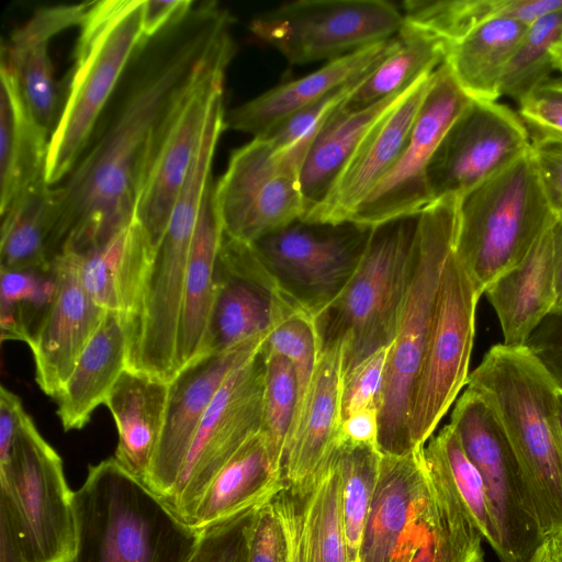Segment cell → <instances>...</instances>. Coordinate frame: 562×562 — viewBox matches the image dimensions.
<instances>
[{"label":"cell","instance_id":"48","mask_svg":"<svg viewBox=\"0 0 562 562\" xmlns=\"http://www.w3.org/2000/svg\"><path fill=\"white\" fill-rule=\"evenodd\" d=\"M390 347H384L366 358L342 381L340 423L349 415L379 406Z\"/></svg>","mask_w":562,"mask_h":562},{"label":"cell","instance_id":"45","mask_svg":"<svg viewBox=\"0 0 562 562\" xmlns=\"http://www.w3.org/2000/svg\"><path fill=\"white\" fill-rule=\"evenodd\" d=\"M128 227L130 225L106 241L79 254L82 284L90 296L105 311L119 313V283Z\"/></svg>","mask_w":562,"mask_h":562},{"label":"cell","instance_id":"22","mask_svg":"<svg viewBox=\"0 0 562 562\" xmlns=\"http://www.w3.org/2000/svg\"><path fill=\"white\" fill-rule=\"evenodd\" d=\"M435 71L422 75L406 95L380 119L362 139L324 202L301 220L333 224L350 221L400 157Z\"/></svg>","mask_w":562,"mask_h":562},{"label":"cell","instance_id":"24","mask_svg":"<svg viewBox=\"0 0 562 562\" xmlns=\"http://www.w3.org/2000/svg\"><path fill=\"white\" fill-rule=\"evenodd\" d=\"M91 2L59 4L36 10L1 45L0 65L15 77L29 109L52 135L60 116L63 99L48 53L50 40L79 26Z\"/></svg>","mask_w":562,"mask_h":562},{"label":"cell","instance_id":"27","mask_svg":"<svg viewBox=\"0 0 562 562\" xmlns=\"http://www.w3.org/2000/svg\"><path fill=\"white\" fill-rule=\"evenodd\" d=\"M484 294L498 317L503 344L526 346L555 306L552 227L518 265L488 284Z\"/></svg>","mask_w":562,"mask_h":562},{"label":"cell","instance_id":"38","mask_svg":"<svg viewBox=\"0 0 562 562\" xmlns=\"http://www.w3.org/2000/svg\"><path fill=\"white\" fill-rule=\"evenodd\" d=\"M53 188L38 181L1 213L0 270L50 269Z\"/></svg>","mask_w":562,"mask_h":562},{"label":"cell","instance_id":"9","mask_svg":"<svg viewBox=\"0 0 562 562\" xmlns=\"http://www.w3.org/2000/svg\"><path fill=\"white\" fill-rule=\"evenodd\" d=\"M479 470L495 521L501 562H532L544 537L521 465L493 405L467 386L449 423Z\"/></svg>","mask_w":562,"mask_h":562},{"label":"cell","instance_id":"8","mask_svg":"<svg viewBox=\"0 0 562 562\" xmlns=\"http://www.w3.org/2000/svg\"><path fill=\"white\" fill-rule=\"evenodd\" d=\"M72 497L61 458L26 413L9 458L0 462V510L15 522L30 562L72 561Z\"/></svg>","mask_w":562,"mask_h":562},{"label":"cell","instance_id":"47","mask_svg":"<svg viewBox=\"0 0 562 562\" xmlns=\"http://www.w3.org/2000/svg\"><path fill=\"white\" fill-rule=\"evenodd\" d=\"M258 505L203 529L191 562H247L249 527Z\"/></svg>","mask_w":562,"mask_h":562},{"label":"cell","instance_id":"60","mask_svg":"<svg viewBox=\"0 0 562 562\" xmlns=\"http://www.w3.org/2000/svg\"><path fill=\"white\" fill-rule=\"evenodd\" d=\"M557 403H558V418H559V426L560 431L562 435V389L559 387L557 392Z\"/></svg>","mask_w":562,"mask_h":562},{"label":"cell","instance_id":"14","mask_svg":"<svg viewBox=\"0 0 562 562\" xmlns=\"http://www.w3.org/2000/svg\"><path fill=\"white\" fill-rule=\"evenodd\" d=\"M265 374L262 344L229 373L204 413L173 491L164 502L186 524L217 472L260 432Z\"/></svg>","mask_w":562,"mask_h":562},{"label":"cell","instance_id":"36","mask_svg":"<svg viewBox=\"0 0 562 562\" xmlns=\"http://www.w3.org/2000/svg\"><path fill=\"white\" fill-rule=\"evenodd\" d=\"M401 10L405 24L449 45L497 18L528 26L548 12V4L543 0H406Z\"/></svg>","mask_w":562,"mask_h":562},{"label":"cell","instance_id":"58","mask_svg":"<svg viewBox=\"0 0 562 562\" xmlns=\"http://www.w3.org/2000/svg\"><path fill=\"white\" fill-rule=\"evenodd\" d=\"M533 93L554 98L557 100L562 101V79L551 78L541 87H539Z\"/></svg>","mask_w":562,"mask_h":562},{"label":"cell","instance_id":"30","mask_svg":"<svg viewBox=\"0 0 562 562\" xmlns=\"http://www.w3.org/2000/svg\"><path fill=\"white\" fill-rule=\"evenodd\" d=\"M0 214L45 179L50 133L29 109L13 74L0 65Z\"/></svg>","mask_w":562,"mask_h":562},{"label":"cell","instance_id":"4","mask_svg":"<svg viewBox=\"0 0 562 562\" xmlns=\"http://www.w3.org/2000/svg\"><path fill=\"white\" fill-rule=\"evenodd\" d=\"M459 201V196L440 198L418 214L412 277L390 346L378 406L381 454L404 456L416 450L409 437V417L441 274L456 247Z\"/></svg>","mask_w":562,"mask_h":562},{"label":"cell","instance_id":"19","mask_svg":"<svg viewBox=\"0 0 562 562\" xmlns=\"http://www.w3.org/2000/svg\"><path fill=\"white\" fill-rule=\"evenodd\" d=\"M341 495L335 441L312 475L282 482L270 503L285 537L289 562H348Z\"/></svg>","mask_w":562,"mask_h":562},{"label":"cell","instance_id":"25","mask_svg":"<svg viewBox=\"0 0 562 562\" xmlns=\"http://www.w3.org/2000/svg\"><path fill=\"white\" fill-rule=\"evenodd\" d=\"M395 36L327 61L319 69L279 85L225 114V130L260 137L296 111L370 71L392 49Z\"/></svg>","mask_w":562,"mask_h":562},{"label":"cell","instance_id":"18","mask_svg":"<svg viewBox=\"0 0 562 562\" xmlns=\"http://www.w3.org/2000/svg\"><path fill=\"white\" fill-rule=\"evenodd\" d=\"M215 285L202 356L268 336L285 299L250 244L223 233Z\"/></svg>","mask_w":562,"mask_h":562},{"label":"cell","instance_id":"41","mask_svg":"<svg viewBox=\"0 0 562 562\" xmlns=\"http://www.w3.org/2000/svg\"><path fill=\"white\" fill-rule=\"evenodd\" d=\"M426 446L439 459L474 526L496 553L499 537L485 486L479 470L467 456L457 432L448 424L437 435H432Z\"/></svg>","mask_w":562,"mask_h":562},{"label":"cell","instance_id":"54","mask_svg":"<svg viewBox=\"0 0 562 562\" xmlns=\"http://www.w3.org/2000/svg\"><path fill=\"white\" fill-rule=\"evenodd\" d=\"M379 434V412L376 407L358 411L345 418L337 437L357 445H376Z\"/></svg>","mask_w":562,"mask_h":562},{"label":"cell","instance_id":"37","mask_svg":"<svg viewBox=\"0 0 562 562\" xmlns=\"http://www.w3.org/2000/svg\"><path fill=\"white\" fill-rule=\"evenodd\" d=\"M448 44L405 23L395 44L367 75L344 106L360 110L407 89L422 75L445 63Z\"/></svg>","mask_w":562,"mask_h":562},{"label":"cell","instance_id":"29","mask_svg":"<svg viewBox=\"0 0 562 562\" xmlns=\"http://www.w3.org/2000/svg\"><path fill=\"white\" fill-rule=\"evenodd\" d=\"M223 228L207 186L191 241L176 346L177 372L203 353L215 300V272Z\"/></svg>","mask_w":562,"mask_h":562},{"label":"cell","instance_id":"53","mask_svg":"<svg viewBox=\"0 0 562 562\" xmlns=\"http://www.w3.org/2000/svg\"><path fill=\"white\" fill-rule=\"evenodd\" d=\"M26 414L21 400L10 390H0V462L5 461L13 446L19 426Z\"/></svg>","mask_w":562,"mask_h":562},{"label":"cell","instance_id":"35","mask_svg":"<svg viewBox=\"0 0 562 562\" xmlns=\"http://www.w3.org/2000/svg\"><path fill=\"white\" fill-rule=\"evenodd\" d=\"M526 25L510 19L486 21L448 45L445 64L462 91L476 101H497L506 68Z\"/></svg>","mask_w":562,"mask_h":562},{"label":"cell","instance_id":"28","mask_svg":"<svg viewBox=\"0 0 562 562\" xmlns=\"http://www.w3.org/2000/svg\"><path fill=\"white\" fill-rule=\"evenodd\" d=\"M169 382L125 369L104 405L116 424L115 461L145 483L162 431Z\"/></svg>","mask_w":562,"mask_h":562},{"label":"cell","instance_id":"46","mask_svg":"<svg viewBox=\"0 0 562 562\" xmlns=\"http://www.w3.org/2000/svg\"><path fill=\"white\" fill-rule=\"evenodd\" d=\"M370 71L296 111L260 137L268 139L278 148L302 146L310 149L327 120L348 101Z\"/></svg>","mask_w":562,"mask_h":562},{"label":"cell","instance_id":"31","mask_svg":"<svg viewBox=\"0 0 562 562\" xmlns=\"http://www.w3.org/2000/svg\"><path fill=\"white\" fill-rule=\"evenodd\" d=\"M127 340L117 312L106 311L56 398L65 431L79 430L126 369Z\"/></svg>","mask_w":562,"mask_h":562},{"label":"cell","instance_id":"12","mask_svg":"<svg viewBox=\"0 0 562 562\" xmlns=\"http://www.w3.org/2000/svg\"><path fill=\"white\" fill-rule=\"evenodd\" d=\"M306 154L299 146L278 148L262 137L235 149L214 184L223 233L251 245L301 218L304 202L300 176Z\"/></svg>","mask_w":562,"mask_h":562},{"label":"cell","instance_id":"51","mask_svg":"<svg viewBox=\"0 0 562 562\" xmlns=\"http://www.w3.org/2000/svg\"><path fill=\"white\" fill-rule=\"evenodd\" d=\"M530 151L549 206L562 222V144L531 142Z\"/></svg>","mask_w":562,"mask_h":562},{"label":"cell","instance_id":"40","mask_svg":"<svg viewBox=\"0 0 562 562\" xmlns=\"http://www.w3.org/2000/svg\"><path fill=\"white\" fill-rule=\"evenodd\" d=\"M56 292L50 269L1 270L0 326L2 340L30 344Z\"/></svg>","mask_w":562,"mask_h":562},{"label":"cell","instance_id":"23","mask_svg":"<svg viewBox=\"0 0 562 562\" xmlns=\"http://www.w3.org/2000/svg\"><path fill=\"white\" fill-rule=\"evenodd\" d=\"M225 69L211 75L187 102L138 198L135 220L157 250L173 205L188 177L216 95L224 91Z\"/></svg>","mask_w":562,"mask_h":562},{"label":"cell","instance_id":"20","mask_svg":"<svg viewBox=\"0 0 562 562\" xmlns=\"http://www.w3.org/2000/svg\"><path fill=\"white\" fill-rule=\"evenodd\" d=\"M52 267L56 292L29 347L40 389L56 400L106 311L82 284L79 254L58 255Z\"/></svg>","mask_w":562,"mask_h":562},{"label":"cell","instance_id":"50","mask_svg":"<svg viewBox=\"0 0 562 562\" xmlns=\"http://www.w3.org/2000/svg\"><path fill=\"white\" fill-rule=\"evenodd\" d=\"M517 111L531 142L562 144V101L532 93L519 103Z\"/></svg>","mask_w":562,"mask_h":562},{"label":"cell","instance_id":"7","mask_svg":"<svg viewBox=\"0 0 562 562\" xmlns=\"http://www.w3.org/2000/svg\"><path fill=\"white\" fill-rule=\"evenodd\" d=\"M555 222L529 151L460 198L456 252L484 293Z\"/></svg>","mask_w":562,"mask_h":562},{"label":"cell","instance_id":"59","mask_svg":"<svg viewBox=\"0 0 562 562\" xmlns=\"http://www.w3.org/2000/svg\"><path fill=\"white\" fill-rule=\"evenodd\" d=\"M550 57L553 69L559 70L562 74V40L551 46Z\"/></svg>","mask_w":562,"mask_h":562},{"label":"cell","instance_id":"1","mask_svg":"<svg viewBox=\"0 0 562 562\" xmlns=\"http://www.w3.org/2000/svg\"><path fill=\"white\" fill-rule=\"evenodd\" d=\"M233 16L194 2L144 37L69 173L53 188L48 256L85 252L135 217L138 198L189 99L226 70L236 46Z\"/></svg>","mask_w":562,"mask_h":562},{"label":"cell","instance_id":"21","mask_svg":"<svg viewBox=\"0 0 562 562\" xmlns=\"http://www.w3.org/2000/svg\"><path fill=\"white\" fill-rule=\"evenodd\" d=\"M429 497L424 448L382 454L359 562H411Z\"/></svg>","mask_w":562,"mask_h":562},{"label":"cell","instance_id":"34","mask_svg":"<svg viewBox=\"0 0 562 562\" xmlns=\"http://www.w3.org/2000/svg\"><path fill=\"white\" fill-rule=\"evenodd\" d=\"M282 485L261 434L251 437L213 477L189 522L203 529L268 501Z\"/></svg>","mask_w":562,"mask_h":562},{"label":"cell","instance_id":"55","mask_svg":"<svg viewBox=\"0 0 562 562\" xmlns=\"http://www.w3.org/2000/svg\"><path fill=\"white\" fill-rule=\"evenodd\" d=\"M191 0L143 1L142 31L144 37H151L171 22L180 12L189 8Z\"/></svg>","mask_w":562,"mask_h":562},{"label":"cell","instance_id":"11","mask_svg":"<svg viewBox=\"0 0 562 562\" xmlns=\"http://www.w3.org/2000/svg\"><path fill=\"white\" fill-rule=\"evenodd\" d=\"M403 23L387 0H295L257 15L249 30L290 65H305L394 37Z\"/></svg>","mask_w":562,"mask_h":562},{"label":"cell","instance_id":"56","mask_svg":"<svg viewBox=\"0 0 562 562\" xmlns=\"http://www.w3.org/2000/svg\"><path fill=\"white\" fill-rule=\"evenodd\" d=\"M552 247L557 301L552 313L562 314V222L552 226Z\"/></svg>","mask_w":562,"mask_h":562},{"label":"cell","instance_id":"52","mask_svg":"<svg viewBox=\"0 0 562 562\" xmlns=\"http://www.w3.org/2000/svg\"><path fill=\"white\" fill-rule=\"evenodd\" d=\"M562 389V314L551 313L526 345Z\"/></svg>","mask_w":562,"mask_h":562},{"label":"cell","instance_id":"32","mask_svg":"<svg viewBox=\"0 0 562 562\" xmlns=\"http://www.w3.org/2000/svg\"><path fill=\"white\" fill-rule=\"evenodd\" d=\"M413 85L371 106L348 110L341 105L333 113L316 135L302 165V217L324 202L366 135L406 95Z\"/></svg>","mask_w":562,"mask_h":562},{"label":"cell","instance_id":"33","mask_svg":"<svg viewBox=\"0 0 562 562\" xmlns=\"http://www.w3.org/2000/svg\"><path fill=\"white\" fill-rule=\"evenodd\" d=\"M429 497L411 562H484L482 541L437 456L424 446Z\"/></svg>","mask_w":562,"mask_h":562},{"label":"cell","instance_id":"5","mask_svg":"<svg viewBox=\"0 0 562 562\" xmlns=\"http://www.w3.org/2000/svg\"><path fill=\"white\" fill-rule=\"evenodd\" d=\"M418 214L376 225L342 292L314 317L318 350L341 342L344 376L390 347L411 281Z\"/></svg>","mask_w":562,"mask_h":562},{"label":"cell","instance_id":"13","mask_svg":"<svg viewBox=\"0 0 562 562\" xmlns=\"http://www.w3.org/2000/svg\"><path fill=\"white\" fill-rule=\"evenodd\" d=\"M483 293L456 252L445 265L409 417L414 449L434 435L469 378L475 310Z\"/></svg>","mask_w":562,"mask_h":562},{"label":"cell","instance_id":"44","mask_svg":"<svg viewBox=\"0 0 562 562\" xmlns=\"http://www.w3.org/2000/svg\"><path fill=\"white\" fill-rule=\"evenodd\" d=\"M263 347L269 352L288 358L295 370L299 394L296 416L316 367L318 346L314 318L285 301Z\"/></svg>","mask_w":562,"mask_h":562},{"label":"cell","instance_id":"26","mask_svg":"<svg viewBox=\"0 0 562 562\" xmlns=\"http://www.w3.org/2000/svg\"><path fill=\"white\" fill-rule=\"evenodd\" d=\"M342 360L340 342L318 350L313 378L285 442L280 471L284 483L312 475L338 435Z\"/></svg>","mask_w":562,"mask_h":562},{"label":"cell","instance_id":"2","mask_svg":"<svg viewBox=\"0 0 562 562\" xmlns=\"http://www.w3.org/2000/svg\"><path fill=\"white\" fill-rule=\"evenodd\" d=\"M467 386L497 412L529 486L543 537L562 530L559 385L527 347L492 346Z\"/></svg>","mask_w":562,"mask_h":562},{"label":"cell","instance_id":"3","mask_svg":"<svg viewBox=\"0 0 562 562\" xmlns=\"http://www.w3.org/2000/svg\"><path fill=\"white\" fill-rule=\"evenodd\" d=\"M72 507L71 562H191L200 539L114 458L89 467Z\"/></svg>","mask_w":562,"mask_h":562},{"label":"cell","instance_id":"39","mask_svg":"<svg viewBox=\"0 0 562 562\" xmlns=\"http://www.w3.org/2000/svg\"><path fill=\"white\" fill-rule=\"evenodd\" d=\"M335 446L342 482V520L348 562H359L382 454L376 445L350 443L338 437Z\"/></svg>","mask_w":562,"mask_h":562},{"label":"cell","instance_id":"6","mask_svg":"<svg viewBox=\"0 0 562 562\" xmlns=\"http://www.w3.org/2000/svg\"><path fill=\"white\" fill-rule=\"evenodd\" d=\"M143 0L93 1L79 24L59 120L50 135L46 182L59 183L81 155L144 40Z\"/></svg>","mask_w":562,"mask_h":562},{"label":"cell","instance_id":"16","mask_svg":"<svg viewBox=\"0 0 562 562\" xmlns=\"http://www.w3.org/2000/svg\"><path fill=\"white\" fill-rule=\"evenodd\" d=\"M518 113L497 101L472 100L448 130L427 170L432 201L461 198L530 151Z\"/></svg>","mask_w":562,"mask_h":562},{"label":"cell","instance_id":"15","mask_svg":"<svg viewBox=\"0 0 562 562\" xmlns=\"http://www.w3.org/2000/svg\"><path fill=\"white\" fill-rule=\"evenodd\" d=\"M471 101L442 63L434 74L400 157L350 221L374 227L417 215L431 203L427 182L429 164L443 136Z\"/></svg>","mask_w":562,"mask_h":562},{"label":"cell","instance_id":"42","mask_svg":"<svg viewBox=\"0 0 562 562\" xmlns=\"http://www.w3.org/2000/svg\"><path fill=\"white\" fill-rule=\"evenodd\" d=\"M562 40V9L552 11L526 27L506 68L502 95L517 103L551 79L550 48Z\"/></svg>","mask_w":562,"mask_h":562},{"label":"cell","instance_id":"57","mask_svg":"<svg viewBox=\"0 0 562 562\" xmlns=\"http://www.w3.org/2000/svg\"><path fill=\"white\" fill-rule=\"evenodd\" d=\"M532 562H562V530L543 539Z\"/></svg>","mask_w":562,"mask_h":562},{"label":"cell","instance_id":"17","mask_svg":"<svg viewBox=\"0 0 562 562\" xmlns=\"http://www.w3.org/2000/svg\"><path fill=\"white\" fill-rule=\"evenodd\" d=\"M267 336L222 352L204 355L181 368L169 381L160 440L145 485L165 502L173 491L199 424L216 392Z\"/></svg>","mask_w":562,"mask_h":562},{"label":"cell","instance_id":"10","mask_svg":"<svg viewBox=\"0 0 562 562\" xmlns=\"http://www.w3.org/2000/svg\"><path fill=\"white\" fill-rule=\"evenodd\" d=\"M373 227L296 220L251 244L281 295L313 318L342 292Z\"/></svg>","mask_w":562,"mask_h":562},{"label":"cell","instance_id":"43","mask_svg":"<svg viewBox=\"0 0 562 562\" xmlns=\"http://www.w3.org/2000/svg\"><path fill=\"white\" fill-rule=\"evenodd\" d=\"M266 374L260 434L271 465L280 475L285 442L297 408V380L288 358L265 349ZM281 477V476H280Z\"/></svg>","mask_w":562,"mask_h":562},{"label":"cell","instance_id":"49","mask_svg":"<svg viewBox=\"0 0 562 562\" xmlns=\"http://www.w3.org/2000/svg\"><path fill=\"white\" fill-rule=\"evenodd\" d=\"M270 498L258 505L254 513L247 562H289L285 537Z\"/></svg>","mask_w":562,"mask_h":562}]
</instances>
